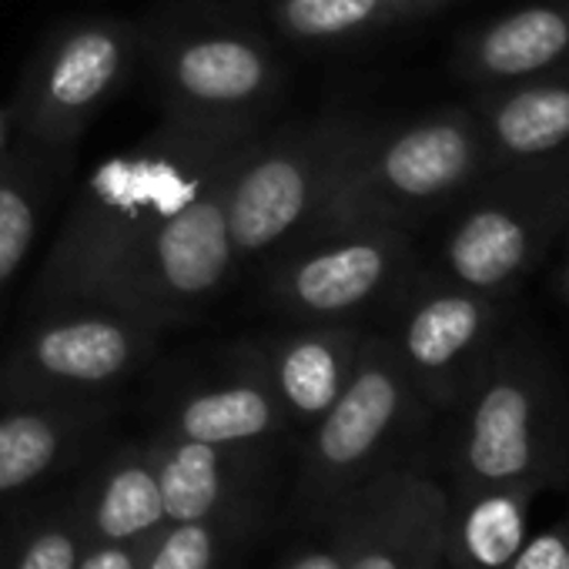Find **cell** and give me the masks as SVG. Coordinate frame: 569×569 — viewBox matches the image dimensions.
Segmentation results:
<instances>
[{
  "mask_svg": "<svg viewBox=\"0 0 569 569\" xmlns=\"http://www.w3.org/2000/svg\"><path fill=\"white\" fill-rule=\"evenodd\" d=\"M419 392L392 346V339L366 336L359 362L312 426V446L306 462V489L322 506H339L352 489L376 476L412 419Z\"/></svg>",
  "mask_w": 569,
  "mask_h": 569,
  "instance_id": "8",
  "label": "cell"
},
{
  "mask_svg": "<svg viewBox=\"0 0 569 569\" xmlns=\"http://www.w3.org/2000/svg\"><path fill=\"white\" fill-rule=\"evenodd\" d=\"M412 241L399 224H356L281 248L271 302L302 322H346L406 274Z\"/></svg>",
  "mask_w": 569,
  "mask_h": 569,
  "instance_id": "10",
  "label": "cell"
},
{
  "mask_svg": "<svg viewBox=\"0 0 569 569\" xmlns=\"http://www.w3.org/2000/svg\"><path fill=\"white\" fill-rule=\"evenodd\" d=\"M532 499L536 492L522 489H492L452 499L446 559H452L456 569H509L512 556L526 542Z\"/></svg>",
  "mask_w": 569,
  "mask_h": 569,
  "instance_id": "21",
  "label": "cell"
},
{
  "mask_svg": "<svg viewBox=\"0 0 569 569\" xmlns=\"http://www.w3.org/2000/svg\"><path fill=\"white\" fill-rule=\"evenodd\" d=\"M284 569H346V546L336 536V542H329V546H312V549L296 552L289 562H284Z\"/></svg>",
  "mask_w": 569,
  "mask_h": 569,
  "instance_id": "27",
  "label": "cell"
},
{
  "mask_svg": "<svg viewBox=\"0 0 569 569\" xmlns=\"http://www.w3.org/2000/svg\"><path fill=\"white\" fill-rule=\"evenodd\" d=\"M251 134L164 118L101 161L38 274L34 309H114L164 332L211 306L238 268L228 184Z\"/></svg>",
  "mask_w": 569,
  "mask_h": 569,
  "instance_id": "1",
  "label": "cell"
},
{
  "mask_svg": "<svg viewBox=\"0 0 569 569\" xmlns=\"http://www.w3.org/2000/svg\"><path fill=\"white\" fill-rule=\"evenodd\" d=\"M148 452L158 469L168 522L228 519L248 476V449H224L164 432Z\"/></svg>",
  "mask_w": 569,
  "mask_h": 569,
  "instance_id": "18",
  "label": "cell"
},
{
  "mask_svg": "<svg viewBox=\"0 0 569 569\" xmlns=\"http://www.w3.org/2000/svg\"><path fill=\"white\" fill-rule=\"evenodd\" d=\"M284 426H289V416L281 402L261 372L244 359L238 376L181 396L164 432L224 449H254L274 439Z\"/></svg>",
  "mask_w": 569,
  "mask_h": 569,
  "instance_id": "17",
  "label": "cell"
},
{
  "mask_svg": "<svg viewBox=\"0 0 569 569\" xmlns=\"http://www.w3.org/2000/svg\"><path fill=\"white\" fill-rule=\"evenodd\" d=\"M452 449L459 499L542 492L569 469V412L556 372L526 342L496 346L466 389Z\"/></svg>",
  "mask_w": 569,
  "mask_h": 569,
  "instance_id": "2",
  "label": "cell"
},
{
  "mask_svg": "<svg viewBox=\"0 0 569 569\" xmlns=\"http://www.w3.org/2000/svg\"><path fill=\"white\" fill-rule=\"evenodd\" d=\"M14 148H18V134H14V124H11V111L8 114L0 111V164L11 158Z\"/></svg>",
  "mask_w": 569,
  "mask_h": 569,
  "instance_id": "29",
  "label": "cell"
},
{
  "mask_svg": "<svg viewBox=\"0 0 569 569\" xmlns=\"http://www.w3.org/2000/svg\"><path fill=\"white\" fill-rule=\"evenodd\" d=\"M366 131L359 118L322 114L244 141L228 184V234L238 264L281 251L316 224Z\"/></svg>",
  "mask_w": 569,
  "mask_h": 569,
  "instance_id": "4",
  "label": "cell"
},
{
  "mask_svg": "<svg viewBox=\"0 0 569 569\" xmlns=\"http://www.w3.org/2000/svg\"><path fill=\"white\" fill-rule=\"evenodd\" d=\"M509 569H569V519L526 536Z\"/></svg>",
  "mask_w": 569,
  "mask_h": 569,
  "instance_id": "25",
  "label": "cell"
},
{
  "mask_svg": "<svg viewBox=\"0 0 569 569\" xmlns=\"http://www.w3.org/2000/svg\"><path fill=\"white\" fill-rule=\"evenodd\" d=\"M274 28L302 44H329L399 21L396 0H271Z\"/></svg>",
  "mask_w": 569,
  "mask_h": 569,
  "instance_id": "22",
  "label": "cell"
},
{
  "mask_svg": "<svg viewBox=\"0 0 569 569\" xmlns=\"http://www.w3.org/2000/svg\"><path fill=\"white\" fill-rule=\"evenodd\" d=\"M559 292H562V296H566V302H569V258H566L562 274H559Z\"/></svg>",
  "mask_w": 569,
  "mask_h": 569,
  "instance_id": "30",
  "label": "cell"
},
{
  "mask_svg": "<svg viewBox=\"0 0 569 569\" xmlns=\"http://www.w3.org/2000/svg\"><path fill=\"white\" fill-rule=\"evenodd\" d=\"M346 569H439L449 549V492L426 472L386 466L339 502Z\"/></svg>",
  "mask_w": 569,
  "mask_h": 569,
  "instance_id": "11",
  "label": "cell"
},
{
  "mask_svg": "<svg viewBox=\"0 0 569 569\" xmlns=\"http://www.w3.org/2000/svg\"><path fill=\"white\" fill-rule=\"evenodd\" d=\"M569 61V0H536L469 31L456 71L476 88L509 84Z\"/></svg>",
  "mask_w": 569,
  "mask_h": 569,
  "instance_id": "15",
  "label": "cell"
},
{
  "mask_svg": "<svg viewBox=\"0 0 569 569\" xmlns=\"http://www.w3.org/2000/svg\"><path fill=\"white\" fill-rule=\"evenodd\" d=\"M81 522L88 539L101 542H148L168 522L158 469L148 449H124L104 466Z\"/></svg>",
  "mask_w": 569,
  "mask_h": 569,
  "instance_id": "20",
  "label": "cell"
},
{
  "mask_svg": "<svg viewBox=\"0 0 569 569\" xmlns=\"http://www.w3.org/2000/svg\"><path fill=\"white\" fill-rule=\"evenodd\" d=\"M499 299L439 278L419 289L392 339L419 399L459 402L499 346Z\"/></svg>",
  "mask_w": 569,
  "mask_h": 569,
  "instance_id": "12",
  "label": "cell"
},
{
  "mask_svg": "<svg viewBox=\"0 0 569 569\" xmlns=\"http://www.w3.org/2000/svg\"><path fill=\"white\" fill-rule=\"evenodd\" d=\"M442 4H449V0H396V11H399V18H416V14H429Z\"/></svg>",
  "mask_w": 569,
  "mask_h": 569,
  "instance_id": "28",
  "label": "cell"
},
{
  "mask_svg": "<svg viewBox=\"0 0 569 569\" xmlns=\"http://www.w3.org/2000/svg\"><path fill=\"white\" fill-rule=\"evenodd\" d=\"M161 329L114 309H54L21 332L0 366V402L94 399L134 376Z\"/></svg>",
  "mask_w": 569,
  "mask_h": 569,
  "instance_id": "7",
  "label": "cell"
},
{
  "mask_svg": "<svg viewBox=\"0 0 569 569\" xmlns=\"http://www.w3.org/2000/svg\"><path fill=\"white\" fill-rule=\"evenodd\" d=\"M84 546V522L74 516H54L21 539L4 569H78Z\"/></svg>",
  "mask_w": 569,
  "mask_h": 569,
  "instance_id": "24",
  "label": "cell"
},
{
  "mask_svg": "<svg viewBox=\"0 0 569 569\" xmlns=\"http://www.w3.org/2000/svg\"><path fill=\"white\" fill-rule=\"evenodd\" d=\"M94 399L4 402L0 409V499L54 472L101 422Z\"/></svg>",
  "mask_w": 569,
  "mask_h": 569,
  "instance_id": "16",
  "label": "cell"
},
{
  "mask_svg": "<svg viewBox=\"0 0 569 569\" xmlns=\"http://www.w3.org/2000/svg\"><path fill=\"white\" fill-rule=\"evenodd\" d=\"M569 221V158L552 154L512 171L479 194L442 241V278L502 299L549 251Z\"/></svg>",
  "mask_w": 569,
  "mask_h": 569,
  "instance_id": "5",
  "label": "cell"
},
{
  "mask_svg": "<svg viewBox=\"0 0 569 569\" xmlns=\"http://www.w3.org/2000/svg\"><path fill=\"white\" fill-rule=\"evenodd\" d=\"M74 158L18 144L0 164V302L31 258L48 208Z\"/></svg>",
  "mask_w": 569,
  "mask_h": 569,
  "instance_id": "19",
  "label": "cell"
},
{
  "mask_svg": "<svg viewBox=\"0 0 569 569\" xmlns=\"http://www.w3.org/2000/svg\"><path fill=\"white\" fill-rule=\"evenodd\" d=\"M489 164H529L569 148V61L509 84L482 88L476 104Z\"/></svg>",
  "mask_w": 569,
  "mask_h": 569,
  "instance_id": "14",
  "label": "cell"
},
{
  "mask_svg": "<svg viewBox=\"0 0 569 569\" xmlns=\"http://www.w3.org/2000/svg\"><path fill=\"white\" fill-rule=\"evenodd\" d=\"M148 542H101L88 539L78 569H144Z\"/></svg>",
  "mask_w": 569,
  "mask_h": 569,
  "instance_id": "26",
  "label": "cell"
},
{
  "mask_svg": "<svg viewBox=\"0 0 569 569\" xmlns=\"http://www.w3.org/2000/svg\"><path fill=\"white\" fill-rule=\"evenodd\" d=\"M151 68L164 118L191 128L254 131L284 84L271 48L238 28L181 31L158 44Z\"/></svg>",
  "mask_w": 569,
  "mask_h": 569,
  "instance_id": "9",
  "label": "cell"
},
{
  "mask_svg": "<svg viewBox=\"0 0 569 569\" xmlns=\"http://www.w3.org/2000/svg\"><path fill=\"white\" fill-rule=\"evenodd\" d=\"M362 332L346 322H306V329L248 349L244 359L261 372L289 422L316 426L346 389Z\"/></svg>",
  "mask_w": 569,
  "mask_h": 569,
  "instance_id": "13",
  "label": "cell"
},
{
  "mask_svg": "<svg viewBox=\"0 0 569 569\" xmlns=\"http://www.w3.org/2000/svg\"><path fill=\"white\" fill-rule=\"evenodd\" d=\"M489 164L472 111L446 108L402 128L369 124L322 214L302 234L356 224H399L456 198Z\"/></svg>",
  "mask_w": 569,
  "mask_h": 569,
  "instance_id": "3",
  "label": "cell"
},
{
  "mask_svg": "<svg viewBox=\"0 0 569 569\" xmlns=\"http://www.w3.org/2000/svg\"><path fill=\"white\" fill-rule=\"evenodd\" d=\"M134 51V28L114 18L78 21L51 34L31 58L11 104L18 144L74 158L84 128L121 91Z\"/></svg>",
  "mask_w": 569,
  "mask_h": 569,
  "instance_id": "6",
  "label": "cell"
},
{
  "mask_svg": "<svg viewBox=\"0 0 569 569\" xmlns=\"http://www.w3.org/2000/svg\"><path fill=\"white\" fill-rule=\"evenodd\" d=\"M228 519L164 522L144 546V569H214Z\"/></svg>",
  "mask_w": 569,
  "mask_h": 569,
  "instance_id": "23",
  "label": "cell"
}]
</instances>
